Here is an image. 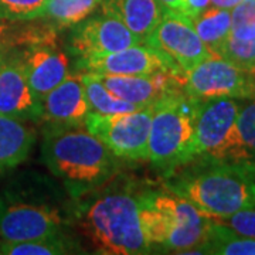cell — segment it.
<instances>
[{"instance_id":"cell-7","label":"cell","mask_w":255,"mask_h":255,"mask_svg":"<svg viewBox=\"0 0 255 255\" xmlns=\"http://www.w3.org/2000/svg\"><path fill=\"white\" fill-rule=\"evenodd\" d=\"M152 111L153 105L117 115L90 112L85 121V129L98 137L121 160L143 162L147 160Z\"/></svg>"},{"instance_id":"cell-3","label":"cell","mask_w":255,"mask_h":255,"mask_svg":"<svg viewBox=\"0 0 255 255\" xmlns=\"http://www.w3.org/2000/svg\"><path fill=\"white\" fill-rule=\"evenodd\" d=\"M73 214L78 227L100 254L152 253L140 223L139 193L132 190L129 184L104 189L85 201H80Z\"/></svg>"},{"instance_id":"cell-5","label":"cell","mask_w":255,"mask_h":255,"mask_svg":"<svg viewBox=\"0 0 255 255\" xmlns=\"http://www.w3.org/2000/svg\"><path fill=\"white\" fill-rule=\"evenodd\" d=\"M139 209L142 228L152 251L160 248L177 254H199L214 220L166 189L140 191Z\"/></svg>"},{"instance_id":"cell-23","label":"cell","mask_w":255,"mask_h":255,"mask_svg":"<svg viewBox=\"0 0 255 255\" xmlns=\"http://www.w3.org/2000/svg\"><path fill=\"white\" fill-rule=\"evenodd\" d=\"M81 80L92 114L117 115V114H127V112H133L140 108H145L115 97L104 85V82L101 81L97 74L81 73Z\"/></svg>"},{"instance_id":"cell-24","label":"cell","mask_w":255,"mask_h":255,"mask_svg":"<svg viewBox=\"0 0 255 255\" xmlns=\"http://www.w3.org/2000/svg\"><path fill=\"white\" fill-rule=\"evenodd\" d=\"M101 3L102 0H48L40 18L58 30L71 27L90 17Z\"/></svg>"},{"instance_id":"cell-12","label":"cell","mask_w":255,"mask_h":255,"mask_svg":"<svg viewBox=\"0 0 255 255\" xmlns=\"http://www.w3.org/2000/svg\"><path fill=\"white\" fill-rule=\"evenodd\" d=\"M77 71L98 75H149L169 73L182 78L173 64L157 50L145 43L127 47L107 54L90 55L77 60Z\"/></svg>"},{"instance_id":"cell-22","label":"cell","mask_w":255,"mask_h":255,"mask_svg":"<svg viewBox=\"0 0 255 255\" xmlns=\"http://www.w3.org/2000/svg\"><path fill=\"white\" fill-rule=\"evenodd\" d=\"M199 254L255 255V238L241 236L214 219L207 241L201 246Z\"/></svg>"},{"instance_id":"cell-26","label":"cell","mask_w":255,"mask_h":255,"mask_svg":"<svg viewBox=\"0 0 255 255\" xmlns=\"http://www.w3.org/2000/svg\"><path fill=\"white\" fill-rule=\"evenodd\" d=\"M228 40L255 43V0H243L231 10V31Z\"/></svg>"},{"instance_id":"cell-28","label":"cell","mask_w":255,"mask_h":255,"mask_svg":"<svg viewBox=\"0 0 255 255\" xmlns=\"http://www.w3.org/2000/svg\"><path fill=\"white\" fill-rule=\"evenodd\" d=\"M226 224L238 234L246 237L255 238V209L241 210L224 219H216Z\"/></svg>"},{"instance_id":"cell-9","label":"cell","mask_w":255,"mask_h":255,"mask_svg":"<svg viewBox=\"0 0 255 255\" xmlns=\"http://www.w3.org/2000/svg\"><path fill=\"white\" fill-rule=\"evenodd\" d=\"M183 90L196 98L255 100V70L213 55L184 74Z\"/></svg>"},{"instance_id":"cell-20","label":"cell","mask_w":255,"mask_h":255,"mask_svg":"<svg viewBox=\"0 0 255 255\" xmlns=\"http://www.w3.org/2000/svg\"><path fill=\"white\" fill-rule=\"evenodd\" d=\"M58 33L60 30L43 18L30 21H6L0 20V60L23 47Z\"/></svg>"},{"instance_id":"cell-13","label":"cell","mask_w":255,"mask_h":255,"mask_svg":"<svg viewBox=\"0 0 255 255\" xmlns=\"http://www.w3.org/2000/svg\"><path fill=\"white\" fill-rule=\"evenodd\" d=\"M20 55L30 88L38 101L70 75V58L57 46V34L20 48Z\"/></svg>"},{"instance_id":"cell-14","label":"cell","mask_w":255,"mask_h":255,"mask_svg":"<svg viewBox=\"0 0 255 255\" xmlns=\"http://www.w3.org/2000/svg\"><path fill=\"white\" fill-rule=\"evenodd\" d=\"M40 101L26 77L20 48L0 60V117L40 122Z\"/></svg>"},{"instance_id":"cell-27","label":"cell","mask_w":255,"mask_h":255,"mask_svg":"<svg viewBox=\"0 0 255 255\" xmlns=\"http://www.w3.org/2000/svg\"><path fill=\"white\" fill-rule=\"evenodd\" d=\"M48 0H0V20L30 21L41 17Z\"/></svg>"},{"instance_id":"cell-30","label":"cell","mask_w":255,"mask_h":255,"mask_svg":"<svg viewBox=\"0 0 255 255\" xmlns=\"http://www.w3.org/2000/svg\"><path fill=\"white\" fill-rule=\"evenodd\" d=\"M243 0H211V6L220 7V9L233 10L237 4H240Z\"/></svg>"},{"instance_id":"cell-6","label":"cell","mask_w":255,"mask_h":255,"mask_svg":"<svg viewBox=\"0 0 255 255\" xmlns=\"http://www.w3.org/2000/svg\"><path fill=\"white\" fill-rule=\"evenodd\" d=\"M196 97L177 92L153 104L147 160L164 177L193 160Z\"/></svg>"},{"instance_id":"cell-21","label":"cell","mask_w":255,"mask_h":255,"mask_svg":"<svg viewBox=\"0 0 255 255\" xmlns=\"http://www.w3.org/2000/svg\"><path fill=\"white\" fill-rule=\"evenodd\" d=\"M191 24L201 41L213 54L217 55L231 31V10L209 6L191 18Z\"/></svg>"},{"instance_id":"cell-18","label":"cell","mask_w":255,"mask_h":255,"mask_svg":"<svg viewBox=\"0 0 255 255\" xmlns=\"http://www.w3.org/2000/svg\"><path fill=\"white\" fill-rule=\"evenodd\" d=\"M36 139V129L26 121L0 117V174L24 163Z\"/></svg>"},{"instance_id":"cell-4","label":"cell","mask_w":255,"mask_h":255,"mask_svg":"<svg viewBox=\"0 0 255 255\" xmlns=\"http://www.w3.org/2000/svg\"><path fill=\"white\" fill-rule=\"evenodd\" d=\"M74 220L44 176L20 174L0 190V238L27 241L64 231Z\"/></svg>"},{"instance_id":"cell-25","label":"cell","mask_w":255,"mask_h":255,"mask_svg":"<svg viewBox=\"0 0 255 255\" xmlns=\"http://www.w3.org/2000/svg\"><path fill=\"white\" fill-rule=\"evenodd\" d=\"M228 159L255 163V100H241L240 102L234 147Z\"/></svg>"},{"instance_id":"cell-11","label":"cell","mask_w":255,"mask_h":255,"mask_svg":"<svg viewBox=\"0 0 255 255\" xmlns=\"http://www.w3.org/2000/svg\"><path fill=\"white\" fill-rule=\"evenodd\" d=\"M67 37V51L77 58L118 51L142 43L117 17L101 13L71 26Z\"/></svg>"},{"instance_id":"cell-15","label":"cell","mask_w":255,"mask_h":255,"mask_svg":"<svg viewBox=\"0 0 255 255\" xmlns=\"http://www.w3.org/2000/svg\"><path fill=\"white\" fill-rule=\"evenodd\" d=\"M40 110V122L46 124V129H67L85 125L91 110L81 73H70L60 85L43 97Z\"/></svg>"},{"instance_id":"cell-10","label":"cell","mask_w":255,"mask_h":255,"mask_svg":"<svg viewBox=\"0 0 255 255\" xmlns=\"http://www.w3.org/2000/svg\"><path fill=\"white\" fill-rule=\"evenodd\" d=\"M143 43L163 54L183 78L196 65L214 55L196 33L191 18L183 13L166 11L162 21Z\"/></svg>"},{"instance_id":"cell-17","label":"cell","mask_w":255,"mask_h":255,"mask_svg":"<svg viewBox=\"0 0 255 255\" xmlns=\"http://www.w3.org/2000/svg\"><path fill=\"white\" fill-rule=\"evenodd\" d=\"M101 7L102 13L121 20L142 43L166 13L157 0H102Z\"/></svg>"},{"instance_id":"cell-8","label":"cell","mask_w":255,"mask_h":255,"mask_svg":"<svg viewBox=\"0 0 255 255\" xmlns=\"http://www.w3.org/2000/svg\"><path fill=\"white\" fill-rule=\"evenodd\" d=\"M241 100L227 97L196 98L194 152L197 156L228 159L236 136Z\"/></svg>"},{"instance_id":"cell-16","label":"cell","mask_w":255,"mask_h":255,"mask_svg":"<svg viewBox=\"0 0 255 255\" xmlns=\"http://www.w3.org/2000/svg\"><path fill=\"white\" fill-rule=\"evenodd\" d=\"M98 77L115 97L139 107L153 105L164 97L184 91L182 78L169 73Z\"/></svg>"},{"instance_id":"cell-2","label":"cell","mask_w":255,"mask_h":255,"mask_svg":"<svg viewBox=\"0 0 255 255\" xmlns=\"http://www.w3.org/2000/svg\"><path fill=\"white\" fill-rule=\"evenodd\" d=\"M41 159L73 200L104 189L118 174L121 160L81 128L46 129Z\"/></svg>"},{"instance_id":"cell-19","label":"cell","mask_w":255,"mask_h":255,"mask_svg":"<svg viewBox=\"0 0 255 255\" xmlns=\"http://www.w3.org/2000/svg\"><path fill=\"white\" fill-rule=\"evenodd\" d=\"M85 250L71 234L57 233L43 238L27 241H3L0 243V254L4 255H67L84 254Z\"/></svg>"},{"instance_id":"cell-1","label":"cell","mask_w":255,"mask_h":255,"mask_svg":"<svg viewBox=\"0 0 255 255\" xmlns=\"http://www.w3.org/2000/svg\"><path fill=\"white\" fill-rule=\"evenodd\" d=\"M164 189L213 219L255 209V163L197 156L164 177Z\"/></svg>"},{"instance_id":"cell-29","label":"cell","mask_w":255,"mask_h":255,"mask_svg":"<svg viewBox=\"0 0 255 255\" xmlns=\"http://www.w3.org/2000/svg\"><path fill=\"white\" fill-rule=\"evenodd\" d=\"M157 1L169 13H183V14H186L184 0H157Z\"/></svg>"}]
</instances>
